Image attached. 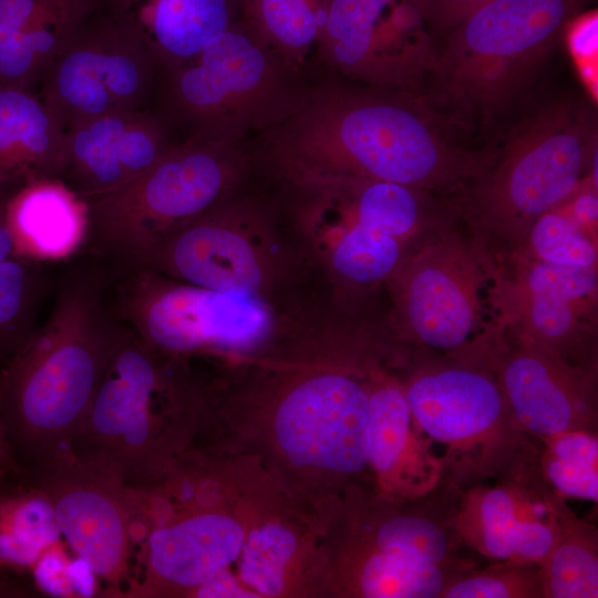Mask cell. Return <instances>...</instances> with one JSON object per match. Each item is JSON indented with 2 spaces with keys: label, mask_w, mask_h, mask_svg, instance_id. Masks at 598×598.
<instances>
[{
  "label": "cell",
  "mask_w": 598,
  "mask_h": 598,
  "mask_svg": "<svg viewBox=\"0 0 598 598\" xmlns=\"http://www.w3.org/2000/svg\"><path fill=\"white\" fill-rule=\"evenodd\" d=\"M58 533L48 498L23 470L0 484V576L30 570Z\"/></svg>",
  "instance_id": "4316f807"
},
{
  "label": "cell",
  "mask_w": 598,
  "mask_h": 598,
  "mask_svg": "<svg viewBox=\"0 0 598 598\" xmlns=\"http://www.w3.org/2000/svg\"><path fill=\"white\" fill-rule=\"evenodd\" d=\"M544 598L598 597V529L577 517L539 564Z\"/></svg>",
  "instance_id": "f1b7e54d"
},
{
  "label": "cell",
  "mask_w": 598,
  "mask_h": 598,
  "mask_svg": "<svg viewBox=\"0 0 598 598\" xmlns=\"http://www.w3.org/2000/svg\"><path fill=\"white\" fill-rule=\"evenodd\" d=\"M577 517L535 468L461 491L455 527L476 555L540 564Z\"/></svg>",
  "instance_id": "d6986e66"
},
{
  "label": "cell",
  "mask_w": 598,
  "mask_h": 598,
  "mask_svg": "<svg viewBox=\"0 0 598 598\" xmlns=\"http://www.w3.org/2000/svg\"><path fill=\"white\" fill-rule=\"evenodd\" d=\"M64 130L33 90L0 86V192L59 178Z\"/></svg>",
  "instance_id": "484cf974"
},
{
  "label": "cell",
  "mask_w": 598,
  "mask_h": 598,
  "mask_svg": "<svg viewBox=\"0 0 598 598\" xmlns=\"http://www.w3.org/2000/svg\"><path fill=\"white\" fill-rule=\"evenodd\" d=\"M405 359L379 368L369 394L368 466L373 488L391 498L415 499L442 481L437 458L420 437L405 398Z\"/></svg>",
  "instance_id": "7402d4cb"
},
{
  "label": "cell",
  "mask_w": 598,
  "mask_h": 598,
  "mask_svg": "<svg viewBox=\"0 0 598 598\" xmlns=\"http://www.w3.org/2000/svg\"><path fill=\"white\" fill-rule=\"evenodd\" d=\"M163 78L152 53L100 8L37 87L65 132L103 114L158 107Z\"/></svg>",
  "instance_id": "5bb4252c"
},
{
  "label": "cell",
  "mask_w": 598,
  "mask_h": 598,
  "mask_svg": "<svg viewBox=\"0 0 598 598\" xmlns=\"http://www.w3.org/2000/svg\"><path fill=\"white\" fill-rule=\"evenodd\" d=\"M499 265L505 327L567 364L598 372L597 267L518 256Z\"/></svg>",
  "instance_id": "e0dca14e"
},
{
  "label": "cell",
  "mask_w": 598,
  "mask_h": 598,
  "mask_svg": "<svg viewBox=\"0 0 598 598\" xmlns=\"http://www.w3.org/2000/svg\"><path fill=\"white\" fill-rule=\"evenodd\" d=\"M591 1H486L445 34L425 97L452 123L504 113Z\"/></svg>",
  "instance_id": "9c48e42d"
},
{
  "label": "cell",
  "mask_w": 598,
  "mask_h": 598,
  "mask_svg": "<svg viewBox=\"0 0 598 598\" xmlns=\"http://www.w3.org/2000/svg\"><path fill=\"white\" fill-rule=\"evenodd\" d=\"M6 223L13 256L39 262L59 260L83 248L87 204L59 178L28 182L7 197Z\"/></svg>",
  "instance_id": "d4e9b609"
},
{
  "label": "cell",
  "mask_w": 598,
  "mask_h": 598,
  "mask_svg": "<svg viewBox=\"0 0 598 598\" xmlns=\"http://www.w3.org/2000/svg\"><path fill=\"white\" fill-rule=\"evenodd\" d=\"M246 165L238 144L197 136L175 142L140 176L84 198V246L115 266L135 265L168 235L230 196Z\"/></svg>",
  "instance_id": "8fae6325"
},
{
  "label": "cell",
  "mask_w": 598,
  "mask_h": 598,
  "mask_svg": "<svg viewBox=\"0 0 598 598\" xmlns=\"http://www.w3.org/2000/svg\"><path fill=\"white\" fill-rule=\"evenodd\" d=\"M513 256L556 265L597 267V233L579 225L559 204L534 223Z\"/></svg>",
  "instance_id": "1f68e13d"
},
{
  "label": "cell",
  "mask_w": 598,
  "mask_h": 598,
  "mask_svg": "<svg viewBox=\"0 0 598 598\" xmlns=\"http://www.w3.org/2000/svg\"><path fill=\"white\" fill-rule=\"evenodd\" d=\"M268 220L264 207L230 195L168 235L132 266L202 288L266 300L276 271L275 258L254 236Z\"/></svg>",
  "instance_id": "2e32d148"
},
{
  "label": "cell",
  "mask_w": 598,
  "mask_h": 598,
  "mask_svg": "<svg viewBox=\"0 0 598 598\" xmlns=\"http://www.w3.org/2000/svg\"><path fill=\"white\" fill-rule=\"evenodd\" d=\"M174 125L159 107L120 111L64 132L59 176L83 198L123 186L150 169L175 143Z\"/></svg>",
  "instance_id": "44dd1931"
},
{
  "label": "cell",
  "mask_w": 598,
  "mask_h": 598,
  "mask_svg": "<svg viewBox=\"0 0 598 598\" xmlns=\"http://www.w3.org/2000/svg\"><path fill=\"white\" fill-rule=\"evenodd\" d=\"M20 470L9 444L3 423L0 419V484Z\"/></svg>",
  "instance_id": "d590c367"
},
{
  "label": "cell",
  "mask_w": 598,
  "mask_h": 598,
  "mask_svg": "<svg viewBox=\"0 0 598 598\" xmlns=\"http://www.w3.org/2000/svg\"><path fill=\"white\" fill-rule=\"evenodd\" d=\"M451 123L423 94L334 82L305 92L287 118L266 130V146L287 181H382L452 199L496 152L461 146Z\"/></svg>",
  "instance_id": "3957f363"
},
{
  "label": "cell",
  "mask_w": 598,
  "mask_h": 598,
  "mask_svg": "<svg viewBox=\"0 0 598 598\" xmlns=\"http://www.w3.org/2000/svg\"><path fill=\"white\" fill-rule=\"evenodd\" d=\"M117 317L155 350L183 359L199 352H257L275 331L266 300L181 282L141 266L116 268Z\"/></svg>",
  "instance_id": "4fadbf2b"
},
{
  "label": "cell",
  "mask_w": 598,
  "mask_h": 598,
  "mask_svg": "<svg viewBox=\"0 0 598 598\" xmlns=\"http://www.w3.org/2000/svg\"><path fill=\"white\" fill-rule=\"evenodd\" d=\"M538 470L561 498L598 502V431L575 430L539 439Z\"/></svg>",
  "instance_id": "f546056e"
},
{
  "label": "cell",
  "mask_w": 598,
  "mask_h": 598,
  "mask_svg": "<svg viewBox=\"0 0 598 598\" xmlns=\"http://www.w3.org/2000/svg\"><path fill=\"white\" fill-rule=\"evenodd\" d=\"M564 38L592 101L598 96V13L582 10L567 24Z\"/></svg>",
  "instance_id": "836d02e7"
},
{
  "label": "cell",
  "mask_w": 598,
  "mask_h": 598,
  "mask_svg": "<svg viewBox=\"0 0 598 598\" xmlns=\"http://www.w3.org/2000/svg\"><path fill=\"white\" fill-rule=\"evenodd\" d=\"M102 0H0V86L33 90Z\"/></svg>",
  "instance_id": "603a6c76"
},
{
  "label": "cell",
  "mask_w": 598,
  "mask_h": 598,
  "mask_svg": "<svg viewBox=\"0 0 598 598\" xmlns=\"http://www.w3.org/2000/svg\"><path fill=\"white\" fill-rule=\"evenodd\" d=\"M255 359L239 388L205 392L209 447L252 457L318 523L351 491L373 487L368 466L369 394L377 370L402 357L389 327L331 326Z\"/></svg>",
  "instance_id": "6da1fadb"
},
{
  "label": "cell",
  "mask_w": 598,
  "mask_h": 598,
  "mask_svg": "<svg viewBox=\"0 0 598 598\" xmlns=\"http://www.w3.org/2000/svg\"><path fill=\"white\" fill-rule=\"evenodd\" d=\"M7 586H8L7 580L3 577L0 576V594H6L7 592L6 589H4V587H7Z\"/></svg>",
  "instance_id": "74e56055"
},
{
  "label": "cell",
  "mask_w": 598,
  "mask_h": 598,
  "mask_svg": "<svg viewBox=\"0 0 598 598\" xmlns=\"http://www.w3.org/2000/svg\"><path fill=\"white\" fill-rule=\"evenodd\" d=\"M290 185L299 223L321 236L327 264L350 290L386 282L414 249L452 220L446 199L401 184L321 177Z\"/></svg>",
  "instance_id": "30bf717a"
},
{
  "label": "cell",
  "mask_w": 598,
  "mask_h": 598,
  "mask_svg": "<svg viewBox=\"0 0 598 598\" xmlns=\"http://www.w3.org/2000/svg\"><path fill=\"white\" fill-rule=\"evenodd\" d=\"M292 70L238 18L188 61L164 71L158 107L187 136L238 144L287 118L303 93Z\"/></svg>",
  "instance_id": "7c38bea8"
},
{
  "label": "cell",
  "mask_w": 598,
  "mask_h": 598,
  "mask_svg": "<svg viewBox=\"0 0 598 598\" xmlns=\"http://www.w3.org/2000/svg\"><path fill=\"white\" fill-rule=\"evenodd\" d=\"M401 378L420 437L458 491L538 468L540 441L515 421L492 362L412 350Z\"/></svg>",
  "instance_id": "ba28073f"
},
{
  "label": "cell",
  "mask_w": 598,
  "mask_h": 598,
  "mask_svg": "<svg viewBox=\"0 0 598 598\" xmlns=\"http://www.w3.org/2000/svg\"><path fill=\"white\" fill-rule=\"evenodd\" d=\"M486 1L488 0H422V4L433 34H446Z\"/></svg>",
  "instance_id": "e575fe53"
},
{
  "label": "cell",
  "mask_w": 598,
  "mask_h": 598,
  "mask_svg": "<svg viewBox=\"0 0 598 598\" xmlns=\"http://www.w3.org/2000/svg\"><path fill=\"white\" fill-rule=\"evenodd\" d=\"M39 262L11 256L0 261V371L34 330L42 291Z\"/></svg>",
  "instance_id": "4dcf8cb0"
},
{
  "label": "cell",
  "mask_w": 598,
  "mask_h": 598,
  "mask_svg": "<svg viewBox=\"0 0 598 598\" xmlns=\"http://www.w3.org/2000/svg\"><path fill=\"white\" fill-rule=\"evenodd\" d=\"M101 9L164 71L198 54L240 18V0H102Z\"/></svg>",
  "instance_id": "cb8c5ba5"
},
{
  "label": "cell",
  "mask_w": 598,
  "mask_h": 598,
  "mask_svg": "<svg viewBox=\"0 0 598 598\" xmlns=\"http://www.w3.org/2000/svg\"><path fill=\"white\" fill-rule=\"evenodd\" d=\"M329 0H240V18L292 71L319 47Z\"/></svg>",
  "instance_id": "83f0119b"
},
{
  "label": "cell",
  "mask_w": 598,
  "mask_h": 598,
  "mask_svg": "<svg viewBox=\"0 0 598 598\" xmlns=\"http://www.w3.org/2000/svg\"><path fill=\"white\" fill-rule=\"evenodd\" d=\"M492 561L453 575L440 598H544L539 564Z\"/></svg>",
  "instance_id": "d6a6232c"
},
{
  "label": "cell",
  "mask_w": 598,
  "mask_h": 598,
  "mask_svg": "<svg viewBox=\"0 0 598 598\" xmlns=\"http://www.w3.org/2000/svg\"><path fill=\"white\" fill-rule=\"evenodd\" d=\"M492 364L526 433L539 440L575 430L598 431V372L567 364L506 327Z\"/></svg>",
  "instance_id": "ffe728a7"
},
{
  "label": "cell",
  "mask_w": 598,
  "mask_h": 598,
  "mask_svg": "<svg viewBox=\"0 0 598 598\" xmlns=\"http://www.w3.org/2000/svg\"><path fill=\"white\" fill-rule=\"evenodd\" d=\"M597 175V126L571 99L547 102L511 132L486 172L452 200L496 261L513 256L534 223Z\"/></svg>",
  "instance_id": "8992f818"
},
{
  "label": "cell",
  "mask_w": 598,
  "mask_h": 598,
  "mask_svg": "<svg viewBox=\"0 0 598 598\" xmlns=\"http://www.w3.org/2000/svg\"><path fill=\"white\" fill-rule=\"evenodd\" d=\"M48 498L60 534L111 594L128 580L135 508L131 488L65 456L23 470ZM121 594V591H120Z\"/></svg>",
  "instance_id": "ac0fdd59"
},
{
  "label": "cell",
  "mask_w": 598,
  "mask_h": 598,
  "mask_svg": "<svg viewBox=\"0 0 598 598\" xmlns=\"http://www.w3.org/2000/svg\"><path fill=\"white\" fill-rule=\"evenodd\" d=\"M133 495L140 576L124 597L278 595L299 523L292 499L254 458L189 450Z\"/></svg>",
  "instance_id": "7a4b0ae2"
},
{
  "label": "cell",
  "mask_w": 598,
  "mask_h": 598,
  "mask_svg": "<svg viewBox=\"0 0 598 598\" xmlns=\"http://www.w3.org/2000/svg\"><path fill=\"white\" fill-rule=\"evenodd\" d=\"M10 193L0 192V261L13 256V243L6 223V200Z\"/></svg>",
  "instance_id": "8d00e7d4"
},
{
  "label": "cell",
  "mask_w": 598,
  "mask_h": 598,
  "mask_svg": "<svg viewBox=\"0 0 598 598\" xmlns=\"http://www.w3.org/2000/svg\"><path fill=\"white\" fill-rule=\"evenodd\" d=\"M386 283L390 321L412 350L463 362L492 360L505 328L503 272L458 219L425 239Z\"/></svg>",
  "instance_id": "52a82bcc"
},
{
  "label": "cell",
  "mask_w": 598,
  "mask_h": 598,
  "mask_svg": "<svg viewBox=\"0 0 598 598\" xmlns=\"http://www.w3.org/2000/svg\"><path fill=\"white\" fill-rule=\"evenodd\" d=\"M204 393L183 359L164 354L128 328L111 357L70 456L141 488L195 443Z\"/></svg>",
  "instance_id": "5b68a950"
},
{
  "label": "cell",
  "mask_w": 598,
  "mask_h": 598,
  "mask_svg": "<svg viewBox=\"0 0 598 598\" xmlns=\"http://www.w3.org/2000/svg\"><path fill=\"white\" fill-rule=\"evenodd\" d=\"M127 330L113 307L106 274L84 268L66 277L45 321L0 371V419L21 470L70 455Z\"/></svg>",
  "instance_id": "277c9868"
},
{
  "label": "cell",
  "mask_w": 598,
  "mask_h": 598,
  "mask_svg": "<svg viewBox=\"0 0 598 598\" xmlns=\"http://www.w3.org/2000/svg\"><path fill=\"white\" fill-rule=\"evenodd\" d=\"M318 52L351 82L424 95L437 47L422 0H329Z\"/></svg>",
  "instance_id": "9a60e30c"
}]
</instances>
